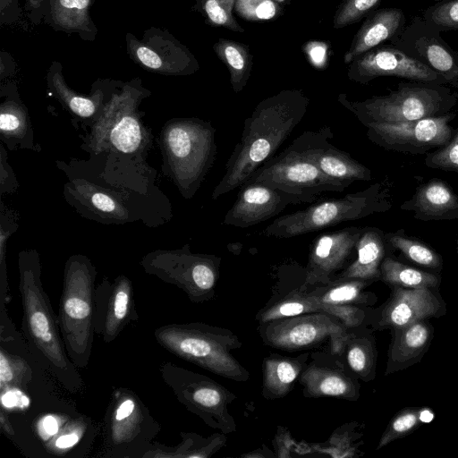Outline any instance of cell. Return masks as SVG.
Wrapping results in <instances>:
<instances>
[{
  "label": "cell",
  "instance_id": "6da1fadb",
  "mask_svg": "<svg viewBox=\"0 0 458 458\" xmlns=\"http://www.w3.org/2000/svg\"><path fill=\"white\" fill-rule=\"evenodd\" d=\"M68 182L66 202L83 217L103 225L142 221L158 226L172 217L168 199L156 185L146 157L89 154L88 160L57 161Z\"/></svg>",
  "mask_w": 458,
  "mask_h": 458
},
{
  "label": "cell",
  "instance_id": "7a4b0ae2",
  "mask_svg": "<svg viewBox=\"0 0 458 458\" xmlns=\"http://www.w3.org/2000/svg\"><path fill=\"white\" fill-rule=\"evenodd\" d=\"M310 99L299 89H284L261 100L245 119L212 199L241 187L287 140L304 118Z\"/></svg>",
  "mask_w": 458,
  "mask_h": 458
},
{
  "label": "cell",
  "instance_id": "3957f363",
  "mask_svg": "<svg viewBox=\"0 0 458 458\" xmlns=\"http://www.w3.org/2000/svg\"><path fill=\"white\" fill-rule=\"evenodd\" d=\"M19 291L23 317L22 331L55 378L71 393L83 386L78 368L70 360L50 300L41 282V265L36 250L18 255Z\"/></svg>",
  "mask_w": 458,
  "mask_h": 458
},
{
  "label": "cell",
  "instance_id": "277c9868",
  "mask_svg": "<svg viewBox=\"0 0 458 458\" xmlns=\"http://www.w3.org/2000/svg\"><path fill=\"white\" fill-rule=\"evenodd\" d=\"M149 95L140 79L126 83L116 81L100 117L88 133L81 135V148L89 154L146 157L153 135L143 122L140 105Z\"/></svg>",
  "mask_w": 458,
  "mask_h": 458
},
{
  "label": "cell",
  "instance_id": "5b68a950",
  "mask_svg": "<svg viewBox=\"0 0 458 458\" xmlns=\"http://www.w3.org/2000/svg\"><path fill=\"white\" fill-rule=\"evenodd\" d=\"M216 129L197 117L174 118L162 128V171L184 199H191L212 167L217 147Z\"/></svg>",
  "mask_w": 458,
  "mask_h": 458
},
{
  "label": "cell",
  "instance_id": "8992f818",
  "mask_svg": "<svg viewBox=\"0 0 458 458\" xmlns=\"http://www.w3.org/2000/svg\"><path fill=\"white\" fill-rule=\"evenodd\" d=\"M154 337L169 352L213 374L236 382L250 379L249 371L232 353L242 343L227 328L203 322L174 323L157 327Z\"/></svg>",
  "mask_w": 458,
  "mask_h": 458
},
{
  "label": "cell",
  "instance_id": "52a82bcc",
  "mask_svg": "<svg viewBox=\"0 0 458 458\" xmlns=\"http://www.w3.org/2000/svg\"><path fill=\"white\" fill-rule=\"evenodd\" d=\"M97 270L81 254L64 265L57 321L66 352L77 368L89 364L94 342L95 281Z\"/></svg>",
  "mask_w": 458,
  "mask_h": 458
},
{
  "label": "cell",
  "instance_id": "ba28073f",
  "mask_svg": "<svg viewBox=\"0 0 458 458\" xmlns=\"http://www.w3.org/2000/svg\"><path fill=\"white\" fill-rule=\"evenodd\" d=\"M338 102L367 126L395 123L444 115L458 103V92L444 84L402 81L388 94L352 101L344 93Z\"/></svg>",
  "mask_w": 458,
  "mask_h": 458
},
{
  "label": "cell",
  "instance_id": "9c48e42d",
  "mask_svg": "<svg viewBox=\"0 0 458 458\" xmlns=\"http://www.w3.org/2000/svg\"><path fill=\"white\" fill-rule=\"evenodd\" d=\"M390 182H377L367 189L327 199L276 218L263 231L265 236L292 238L335 226L340 223L385 213L393 207Z\"/></svg>",
  "mask_w": 458,
  "mask_h": 458
},
{
  "label": "cell",
  "instance_id": "30bf717a",
  "mask_svg": "<svg viewBox=\"0 0 458 458\" xmlns=\"http://www.w3.org/2000/svg\"><path fill=\"white\" fill-rule=\"evenodd\" d=\"M160 431L158 422L131 389H115L106 408L102 432V456L142 457Z\"/></svg>",
  "mask_w": 458,
  "mask_h": 458
},
{
  "label": "cell",
  "instance_id": "8fae6325",
  "mask_svg": "<svg viewBox=\"0 0 458 458\" xmlns=\"http://www.w3.org/2000/svg\"><path fill=\"white\" fill-rule=\"evenodd\" d=\"M220 264V257L193 253L188 244L176 250L151 251L140 261L145 273L178 287L194 303L206 302L215 297Z\"/></svg>",
  "mask_w": 458,
  "mask_h": 458
},
{
  "label": "cell",
  "instance_id": "7c38bea8",
  "mask_svg": "<svg viewBox=\"0 0 458 458\" xmlns=\"http://www.w3.org/2000/svg\"><path fill=\"white\" fill-rule=\"evenodd\" d=\"M159 371L178 402L205 424L224 434L236 430V422L228 410L237 399L233 393L206 375L170 361L162 363Z\"/></svg>",
  "mask_w": 458,
  "mask_h": 458
},
{
  "label": "cell",
  "instance_id": "4fadbf2b",
  "mask_svg": "<svg viewBox=\"0 0 458 458\" xmlns=\"http://www.w3.org/2000/svg\"><path fill=\"white\" fill-rule=\"evenodd\" d=\"M349 328L340 318L324 312L305 313L259 324L264 344L285 352L309 351L326 342L341 355Z\"/></svg>",
  "mask_w": 458,
  "mask_h": 458
},
{
  "label": "cell",
  "instance_id": "5bb4252c",
  "mask_svg": "<svg viewBox=\"0 0 458 458\" xmlns=\"http://www.w3.org/2000/svg\"><path fill=\"white\" fill-rule=\"evenodd\" d=\"M249 182L265 183L298 195L305 203H313L323 192H341L348 187L327 177L291 145L260 165L244 183Z\"/></svg>",
  "mask_w": 458,
  "mask_h": 458
},
{
  "label": "cell",
  "instance_id": "9a60e30c",
  "mask_svg": "<svg viewBox=\"0 0 458 458\" xmlns=\"http://www.w3.org/2000/svg\"><path fill=\"white\" fill-rule=\"evenodd\" d=\"M453 110L437 116L395 123H370L367 137L380 148L410 155L426 154L446 145L455 130L450 123L456 117Z\"/></svg>",
  "mask_w": 458,
  "mask_h": 458
},
{
  "label": "cell",
  "instance_id": "2e32d148",
  "mask_svg": "<svg viewBox=\"0 0 458 458\" xmlns=\"http://www.w3.org/2000/svg\"><path fill=\"white\" fill-rule=\"evenodd\" d=\"M129 57L146 71L169 76L195 73L199 64L194 55L167 30L151 27L140 38L125 37Z\"/></svg>",
  "mask_w": 458,
  "mask_h": 458
},
{
  "label": "cell",
  "instance_id": "e0dca14e",
  "mask_svg": "<svg viewBox=\"0 0 458 458\" xmlns=\"http://www.w3.org/2000/svg\"><path fill=\"white\" fill-rule=\"evenodd\" d=\"M383 76L449 86L443 76L390 43L365 52L347 67V78L357 83L368 84Z\"/></svg>",
  "mask_w": 458,
  "mask_h": 458
},
{
  "label": "cell",
  "instance_id": "ac0fdd59",
  "mask_svg": "<svg viewBox=\"0 0 458 458\" xmlns=\"http://www.w3.org/2000/svg\"><path fill=\"white\" fill-rule=\"evenodd\" d=\"M390 295L371 310L369 327L374 331L403 327L446 314V303L439 289H408L390 286Z\"/></svg>",
  "mask_w": 458,
  "mask_h": 458
},
{
  "label": "cell",
  "instance_id": "d6986e66",
  "mask_svg": "<svg viewBox=\"0 0 458 458\" xmlns=\"http://www.w3.org/2000/svg\"><path fill=\"white\" fill-rule=\"evenodd\" d=\"M441 31L422 16L411 19L390 44L443 76L458 89V51L442 38Z\"/></svg>",
  "mask_w": 458,
  "mask_h": 458
},
{
  "label": "cell",
  "instance_id": "ffe728a7",
  "mask_svg": "<svg viewBox=\"0 0 458 458\" xmlns=\"http://www.w3.org/2000/svg\"><path fill=\"white\" fill-rule=\"evenodd\" d=\"M361 227L349 226L321 233L310 245L301 287L326 285L333 282L355 258Z\"/></svg>",
  "mask_w": 458,
  "mask_h": 458
},
{
  "label": "cell",
  "instance_id": "44dd1931",
  "mask_svg": "<svg viewBox=\"0 0 458 458\" xmlns=\"http://www.w3.org/2000/svg\"><path fill=\"white\" fill-rule=\"evenodd\" d=\"M298 381L307 398L335 397L355 402L360 395L359 378L329 350L310 352Z\"/></svg>",
  "mask_w": 458,
  "mask_h": 458
},
{
  "label": "cell",
  "instance_id": "7402d4cb",
  "mask_svg": "<svg viewBox=\"0 0 458 458\" xmlns=\"http://www.w3.org/2000/svg\"><path fill=\"white\" fill-rule=\"evenodd\" d=\"M333 132L329 126L304 131L290 144L310 160L327 177L346 185L356 181H370L371 170L329 142Z\"/></svg>",
  "mask_w": 458,
  "mask_h": 458
},
{
  "label": "cell",
  "instance_id": "603a6c76",
  "mask_svg": "<svg viewBox=\"0 0 458 458\" xmlns=\"http://www.w3.org/2000/svg\"><path fill=\"white\" fill-rule=\"evenodd\" d=\"M138 318L131 279L124 275L113 281L104 277L95 289V333L110 344Z\"/></svg>",
  "mask_w": 458,
  "mask_h": 458
},
{
  "label": "cell",
  "instance_id": "cb8c5ba5",
  "mask_svg": "<svg viewBox=\"0 0 458 458\" xmlns=\"http://www.w3.org/2000/svg\"><path fill=\"white\" fill-rule=\"evenodd\" d=\"M372 307L330 305L318 301L307 290L294 288L273 298L256 315L259 324L305 313L324 312L340 318L348 328L369 327Z\"/></svg>",
  "mask_w": 458,
  "mask_h": 458
},
{
  "label": "cell",
  "instance_id": "d4e9b609",
  "mask_svg": "<svg viewBox=\"0 0 458 458\" xmlns=\"http://www.w3.org/2000/svg\"><path fill=\"white\" fill-rule=\"evenodd\" d=\"M224 217L226 225L246 228L281 213L288 205L305 203L298 195L261 182L244 183Z\"/></svg>",
  "mask_w": 458,
  "mask_h": 458
},
{
  "label": "cell",
  "instance_id": "484cf974",
  "mask_svg": "<svg viewBox=\"0 0 458 458\" xmlns=\"http://www.w3.org/2000/svg\"><path fill=\"white\" fill-rule=\"evenodd\" d=\"M62 71L59 63H52L47 75L48 89L72 118L90 128L100 117L116 81L98 80L89 95H81L67 85Z\"/></svg>",
  "mask_w": 458,
  "mask_h": 458
},
{
  "label": "cell",
  "instance_id": "4316f807",
  "mask_svg": "<svg viewBox=\"0 0 458 458\" xmlns=\"http://www.w3.org/2000/svg\"><path fill=\"white\" fill-rule=\"evenodd\" d=\"M385 376L404 370L419 363L434 337V327L428 319L390 329Z\"/></svg>",
  "mask_w": 458,
  "mask_h": 458
},
{
  "label": "cell",
  "instance_id": "83f0119b",
  "mask_svg": "<svg viewBox=\"0 0 458 458\" xmlns=\"http://www.w3.org/2000/svg\"><path fill=\"white\" fill-rule=\"evenodd\" d=\"M405 23V15L401 8L385 7L372 11L365 17L345 52L344 64H349L360 55L386 41L392 42L402 33Z\"/></svg>",
  "mask_w": 458,
  "mask_h": 458
},
{
  "label": "cell",
  "instance_id": "f1b7e54d",
  "mask_svg": "<svg viewBox=\"0 0 458 458\" xmlns=\"http://www.w3.org/2000/svg\"><path fill=\"white\" fill-rule=\"evenodd\" d=\"M0 139L9 150L28 148L38 151L34 143L29 111L13 81H2L0 88Z\"/></svg>",
  "mask_w": 458,
  "mask_h": 458
},
{
  "label": "cell",
  "instance_id": "f546056e",
  "mask_svg": "<svg viewBox=\"0 0 458 458\" xmlns=\"http://www.w3.org/2000/svg\"><path fill=\"white\" fill-rule=\"evenodd\" d=\"M400 208L413 213L420 221H443L458 219V195L439 178L420 184L411 199L403 202Z\"/></svg>",
  "mask_w": 458,
  "mask_h": 458
},
{
  "label": "cell",
  "instance_id": "4dcf8cb0",
  "mask_svg": "<svg viewBox=\"0 0 458 458\" xmlns=\"http://www.w3.org/2000/svg\"><path fill=\"white\" fill-rule=\"evenodd\" d=\"M388 253L393 251L386 241L385 232L373 226L361 227L354 259L333 281L359 279L371 284L379 281L380 266Z\"/></svg>",
  "mask_w": 458,
  "mask_h": 458
},
{
  "label": "cell",
  "instance_id": "1f68e13d",
  "mask_svg": "<svg viewBox=\"0 0 458 458\" xmlns=\"http://www.w3.org/2000/svg\"><path fill=\"white\" fill-rule=\"evenodd\" d=\"M310 352L295 357L271 353L262 362L261 394L267 400H276L286 396L294 387L307 365Z\"/></svg>",
  "mask_w": 458,
  "mask_h": 458
},
{
  "label": "cell",
  "instance_id": "d6a6232c",
  "mask_svg": "<svg viewBox=\"0 0 458 458\" xmlns=\"http://www.w3.org/2000/svg\"><path fill=\"white\" fill-rule=\"evenodd\" d=\"M373 329L369 327L349 328L343 352L347 367L360 380L376 377L377 351Z\"/></svg>",
  "mask_w": 458,
  "mask_h": 458
},
{
  "label": "cell",
  "instance_id": "836d02e7",
  "mask_svg": "<svg viewBox=\"0 0 458 458\" xmlns=\"http://www.w3.org/2000/svg\"><path fill=\"white\" fill-rule=\"evenodd\" d=\"M94 0H52L47 21L55 30L77 33L84 40H93L97 28L89 16Z\"/></svg>",
  "mask_w": 458,
  "mask_h": 458
},
{
  "label": "cell",
  "instance_id": "e575fe53",
  "mask_svg": "<svg viewBox=\"0 0 458 458\" xmlns=\"http://www.w3.org/2000/svg\"><path fill=\"white\" fill-rule=\"evenodd\" d=\"M182 441L175 446L153 443L142 458H208L226 445L224 433L202 437L196 433L181 432Z\"/></svg>",
  "mask_w": 458,
  "mask_h": 458
},
{
  "label": "cell",
  "instance_id": "d590c367",
  "mask_svg": "<svg viewBox=\"0 0 458 458\" xmlns=\"http://www.w3.org/2000/svg\"><path fill=\"white\" fill-rule=\"evenodd\" d=\"M371 283L359 279L335 280L328 284L308 289L309 293L322 303L372 307L377 295L365 289Z\"/></svg>",
  "mask_w": 458,
  "mask_h": 458
},
{
  "label": "cell",
  "instance_id": "8d00e7d4",
  "mask_svg": "<svg viewBox=\"0 0 458 458\" xmlns=\"http://www.w3.org/2000/svg\"><path fill=\"white\" fill-rule=\"evenodd\" d=\"M380 271V281L389 287L396 285L408 289H439L442 280L439 273L427 272L403 264L393 253L385 257Z\"/></svg>",
  "mask_w": 458,
  "mask_h": 458
},
{
  "label": "cell",
  "instance_id": "74e56055",
  "mask_svg": "<svg viewBox=\"0 0 458 458\" xmlns=\"http://www.w3.org/2000/svg\"><path fill=\"white\" fill-rule=\"evenodd\" d=\"M213 49L229 71L233 90L241 92L247 85L253 64L249 47L242 42L219 38Z\"/></svg>",
  "mask_w": 458,
  "mask_h": 458
},
{
  "label": "cell",
  "instance_id": "f35d334b",
  "mask_svg": "<svg viewBox=\"0 0 458 458\" xmlns=\"http://www.w3.org/2000/svg\"><path fill=\"white\" fill-rule=\"evenodd\" d=\"M385 238L392 251L399 250L407 259L420 267L437 273L442 271V256L425 242L408 235L403 229L385 233Z\"/></svg>",
  "mask_w": 458,
  "mask_h": 458
},
{
  "label": "cell",
  "instance_id": "ab89813d",
  "mask_svg": "<svg viewBox=\"0 0 458 458\" xmlns=\"http://www.w3.org/2000/svg\"><path fill=\"white\" fill-rule=\"evenodd\" d=\"M434 418L435 413L430 407H405L398 411L382 433L376 450L407 437L421 425L430 423Z\"/></svg>",
  "mask_w": 458,
  "mask_h": 458
},
{
  "label": "cell",
  "instance_id": "60d3db41",
  "mask_svg": "<svg viewBox=\"0 0 458 458\" xmlns=\"http://www.w3.org/2000/svg\"><path fill=\"white\" fill-rule=\"evenodd\" d=\"M192 9L199 13L206 21L234 32H243L242 27L233 15L236 0H194Z\"/></svg>",
  "mask_w": 458,
  "mask_h": 458
},
{
  "label": "cell",
  "instance_id": "b9f144b4",
  "mask_svg": "<svg viewBox=\"0 0 458 458\" xmlns=\"http://www.w3.org/2000/svg\"><path fill=\"white\" fill-rule=\"evenodd\" d=\"M32 378V370L24 359L13 355L0 347V386L1 390L26 387Z\"/></svg>",
  "mask_w": 458,
  "mask_h": 458
},
{
  "label": "cell",
  "instance_id": "7bdbcfd3",
  "mask_svg": "<svg viewBox=\"0 0 458 458\" xmlns=\"http://www.w3.org/2000/svg\"><path fill=\"white\" fill-rule=\"evenodd\" d=\"M364 424L352 421L338 428L329 438V443H335L328 445L327 449L338 444L334 449L333 457H340V451L343 452V457H359L363 455L360 446L363 444L360 440L363 436ZM324 450V451H325ZM323 451V452H324Z\"/></svg>",
  "mask_w": 458,
  "mask_h": 458
},
{
  "label": "cell",
  "instance_id": "ee69618b",
  "mask_svg": "<svg viewBox=\"0 0 458 458\" xmlns=\"http://www.w3.org/2000/svg\"><path fill=\"white\" fill-rule=\"evenodd\" d=\"M0 215V296L9 298V286L7 280L6 249L8 238L18 228L16 213L8 209L1 202Z\"/></svg>",
  "mask_w": 458,
  "mask_h": 458
},
{
  "label": "cell",
  "instance_id": "f6af8a7d",
  "mask_svg": "<svg viewBox=\"0 0 458 458\" xmlns=\"http://www.w3.org/2000/svg\"><path fill=\"white\" fill-rule=\"evenodd\" d=\"M382 0H342L333 18V28L342 29L358 22L376 10Z\"/></svg>",
  "mask_w": 458,
  "mask_h": 458
},
{
  "label": "cell",
  "instance_id": "bcb514c9",
  "mask_svg": "<svg viewBox=\"0 0 458 458\" xmlns=\"http://www.w3.org/2000/svg\"><path fill=\"white\" fill-rule=\"evenodd\" d=\"M421 16L441 32L458 30V0L436 2L426 8Z\"/></svg>",
  "mask_w": 458,
  "mask_h": 458
},
{
  "label": "cell",
  "instance_id": "7dc6e473",
  "mask_svg": "<svg viewBox=\"0 0 458 458\" xmlns=\"http://www.w3.org/2000/svg\"><path fill=\"white\" fill-rule=\"evenodd\" d=\"M424 163L428 168L458 174V128L446 145L426 155Z\"/></svg>",
  "mask_w": 458,
  "mask_h": 458
},
{
  "label": "cell",
  "instance_id": "c3c4849f",
  "mask_svg": "<svg viewBox=\"0 0 458 458\" xmlns=\"http://www.w3.org/2000/svg\"><path fill=\"white\" fill-rule=\"evenodd\" d=\"M234 9L239 16L249 21L270 20L281 10L274 0H236Z\"/></svg>",
  "mask_w": 458,
  "mask_h": 458
},
{
  "label": "cell",
  "instance_id": "681fc988",
  "mask_svg": "<svg viewBox=\"0 0 458 458\" xmlns=\"http://www.w3.org/2000/svg\"><path fill=\"white\" fill-rule=\"evenodd\" d=\"M1 159H0V192L4 193H13L16 191L18 187V182L16 180L14 172L7 162V155L5 153V149L1 144Z\"/></svg>",
  "mask_w": 458,
  "mask_h": 458
},
{
  "label": "cell",
  "instance_id": "f907efd6",
  "mask_svg": "<svg viewBox=\"0 0 458 458\" xmlns=\"http://www.w3.org/2000/svg\"><path fill=\"white\" fill-rule=\"evenodd\" d=\"M52 0H26L25 11L34 24L45 21L50 13Z\"/></svg>",
  "mask_w": 458,
  "mask_h": 458
},
{
  "label": "cell",
  "instance_id": "816d5d0a",
  "mask_svg": "<svg viewBox=\"0 0 458 458\" xmlns=\"http://www.w3.org/2000/svg\"><path fill=\"white\" fill-rule=\"evenodd\" d=\"M296 445L290 432L285 428L278 427L277 433L274 438V447L276 457H290V451Z\"/></svg>",
  "mask_w": 458,
  "mask_h": 458
},
{
  "label": "cell",
  "instance_id": "f5cc1de1",
  "mask_svg": "<svg viewBox=\"0 0 458 458\" xmlns=\"http://www.w3.org/2000/svg\"><path fill=\"white\" fill-rule=\"evenodd\" d=\"M22 10L19 7L17 0H0L1 24H12L19 21Z\"/></svg>",
  "mask_w": 458,
  "mask_h": 458
},
{
  "label": "cell",
  "instance_id": "db71d44e",
  "mask_svg": "<svg viewBox=\"0 0 458 458\" xmlns=\"http://www.w3.org/2000/svg\"><path fill=\"white\" fill-rule=\"evenodd\" d=\"M0 425L1 429L7 435L13 436L14 434V431L11 426V423L9 421L8 417L4 413V410L1 409L0 411Z\"/></svg>",
  "mask_w": 458,
  "mask_h": 458
},
{
  "label": "cell",
  "instance_id": "11a10c76",
  "mask_svg": "<svg viewBox=\"0 0 458 458\" xmlns=\"http://www.w3.org/2000/svg\"><path fill=\"white\" fill-rule=\"evenodd\" d=\"M455 250H456V254L458 256V237H457V239L455 241Z\"/></svg>",
  "mask_w": 458,
  "mask_h": 458
},
{
  "label": "cell",
  "instance_id": "9f6ffc18",
  "mask_svg": "<svg viewBox=\"0 0 458 458\" xmlns=\"http://www.w3.org/2000/svg\"><path fill=\"white\" fill-rule=\"evenodd\" d=\"M431 1L441 2V1H446V0H431Z\"/></svg>",
  "mask_w": 458,
  "mask_h": 458
}]
</instances>
